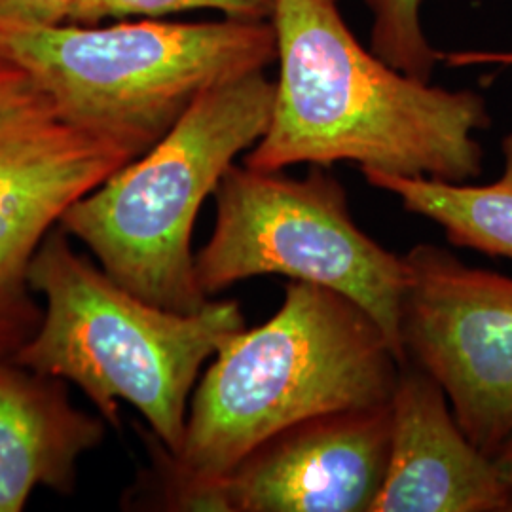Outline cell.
<instances>
[{"label":"cell","instance_id":"8","mask_svg":"<svg viewBox=\"0 0 512 512\" xmlns=\"http://www.w3.org/2000/svg\"><path fill=\"white\" fill-rule=\"evenodd\" d=\"M404 260V357L437 380L463 433L494 459L512 435V279L433 243Z\"/></svg>","mask_w":512,"mask_h":512},{"label":"cell","instance_id":"17","mask_svg":"<svg viewBox=\"0 0 512 512\" xmlns=\"http://www.w3.org/2000/svg\"><path fill=\"white\" fill-rule=\"evenodd\" d=\"M495 469L505 482L512 486V435L503 442V446L497 450L494 456Z\"/></svg>","mask_w":512,"mask_h":512},{"label":"cell","instance_id":"16","mask_svg":"<svg viewBox=\"0 0 512 512\" xmlns=\"http://www.w3.org/2000/svg\"><path fill=\"white\" fill-rule=\"evenodd\" d=\"M442 61L448 67H475V65H503L512 67V50L509 52H450L442 54Z\"/></svg>","mask_w":512,"mask_h":512},{"label":"cell","instance_id":"3","mask_svg":"<svg viewBox=\"0 0 512 512\" xmlns=\"http://www.w3.org/2000/svg\"><path fill=\"white\" fill-rule=\"evenodd\" d=\"M29 283L44 298L42 319L12 359L76 385L112 429L128 403L177 454L203 365L245 329L238 302L209 300L194 313L148 304L76 253L61 226L40 243Z\"/></svg>","mask_w":512,"mask_h":512},{"label":"cell","instance_id":"4","mask_svg":"<svg viewBox=\"0 0 512 512\" xmlns=\"http://www.w3.org/2000/svg\"><path fill=\"white\" fill-rule=\"evenodd\" d=\"M274 80L245 74L203 92L164 137L73 203L59 226L129 293L194 313L213 300L198 283L192 232L220 179L266 133Z\"/></svg>","mask_w":512,"mask_h":512},{"label":"cell","instance_id":"1","mask_svg":"<svg viewBox=\"0 0 512 512\" xmlns=\"http://www.w3.org/2000/svg\"><path fill=\"white\" fill-rule=\"evenodd\" d=\"M274 109L243 154L262 171L359 164L361 171L469 183L482 175L476 131L492 126L473 90L431 86L365 48L340 0H274Z\"/></svg>","mask_w":512,"mask_h":512},{"label":"cell","instance_id":"5","mask_svg":"<svg viewBox=\"0 0 512 512\" xmlns=\"http://www.w3.org/2000/svg\"><path fill=\"white\" fill-rule=\"evenodd\" d=\"M0 52L33 74L74 124L137 158L203 92L275 63V35L270 21L230 18L0 23Z\"/></svg>","mask_w":512,"mask_h":512},{"label":"cell","instance_id":"2","mask_svg":"<svg viewBox=\"0 0 512 512\" xmlns=\"http://www.w3.org/2000/svg\"><path fill=\"white\" fill-rule=\"evenodd\" d=\"M401 359L384 330L346 294L289 281L274 317L230 336L196 385L171 465L222 478L294 423L391 403Z\"/></svg>","mask_w":512,"mask_h":512},{"label":"cell","instance_id":"10","mask_svg":"<svg viewBox=\"0 0 512 512\" xmlns=\"http://www.w3.org/2000/svg\"><path fill=\"white\" fill-rule=\"evenodd\" d=\"M512 511V486L459 427L446 393L404 361L391 397V454L370 512Z\"/></svg>","mask_w":512,"mask_h":512},{"label":"cell","instance_id":"7","mask_svg":"<svg viewBox=\"0 0 512 512\" xmlns=\"http://www.w3.org/2000/svg\"><path fill=\"white\" fill-rule=\"evenodd\" d=\"M131 160L126 148L74 124L0 52V357H14L40 325L29 283L40 243L73 203Z\"/></svg>","mask_w":512,"mask_h":512},{"label":"cell","instance_id":"11","mask_svg":"<svg viewBox=\"0 0 512 512\" xmlns=\"http://www.w3.org/2000/svg\"><path fill=\"white\" fill-rule=\"evenodd\" d=\"M107 421L74 406L67 382L0 357V512H21L37 488L71 495L80 459Z\"/></svg>","mask_w":512,"mask_h":512},{"label":"cell","instance_id":"13","mask_svg":"<svg viewBox=\"0 0 512 512\" xmlns=\"http://www.w3.org/2000/svg\"><path fill=\"white\" fill-rule=\"evenodd\" d=\"M423 0H365L372 16L370 50L395 69L431 82L442 54L435 50L421 23Z\"/></svg>","mask_w":512,"mask_h":512},{"label":"cell","instance_id":"12","mask_svg":"<svg viewBox=\"0 0 512 512\" xmlns=\"http://www.w3.org/2000/svg\"><path fill=\"white\" fill-rule=\"evenodd\" d=\"M503 173L490 184L446 183L363 171L366 183L393 194L408 213L437 222L463 249L512 260V133L501 141Z\"/></svg>","mask_w":512,"mask_h":512},{"label":"cell","instance_id":"9","mask_svg":"<svg viewBox=\"0 0 512 512\" xmlns=\"http://www.w3.org/2000/svg\"><path fill=\"white\" fill-rule=\"evenodd\" d=\"M391 454V403L338 410L264 440L220 478L226 512H370Z\"/></svg>","mask_w":512,"mask_h":512},{"label":"cell","instance_id":"15","mask_svg":"<svg viewBox=\"0 0 512 512\" xmlns=\"http://www.w3.org/2000/svg\"><path fill=\"white\" fill-rule=\"evenodd\" d=\"M80 0H0V23L63 25L71 23Z\"/></svg>","mask_w":512,"mask_h":512},{"label":"cell","instance_id":"6","mask_svg":"<svg viewBox=\"0 0 512 512\" xmlns=\"http://www.w3.org/2000/svg\"><path fill=\"white\" fill-rule=\"evenodd\" d=\"M213 234L196 255V275L207 298L239 281L281 275L310 281L357 302L406 361L401 308L406 260L363 232L348 194L327 167L310 165L294 179L285 169L234 164L213 194Z\"/></svg>","mask_w":512,"mask_h":512},{"label":"cell","instance_id":"14","mask_svg":"<svg viewBox=\"0 0 512 512\" xmlns=\"http://www.w3.org/2000/svg\"><path fill=\"white\" fill-rule=\"evenodd\" d=\"M274 0H80L71 23L95 25L116 19H164L211 10L224 18L270 21Z\"/></svg>","mask_w":512,"mask_h":512}]
</instances>
